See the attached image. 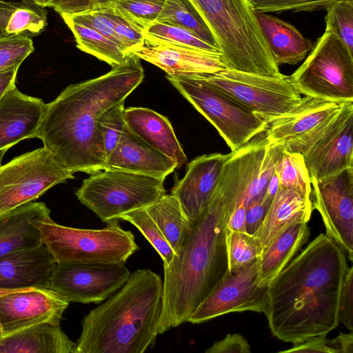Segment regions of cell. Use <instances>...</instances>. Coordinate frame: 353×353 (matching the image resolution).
Here are the masks:
<instances>
[{
	"mask_svg": "<svg viewBox=\"0 0 353 353\" xmlns=\"http://www.w3.org/2000/svg\"><path fill=\"white\" fill-rule=\"evenodd\" d=\"M145 44L147 46H172L196 50L220 52L194 34L180 26L155 22L143 30Z\"/></svg>",
	"mask_w": 353,
	"mask_h": 353,
	"instance_id": "obj_33",
	"label": "cell"
},
{
	"mask_svg": "<svg viewBox=\"0 0 353 353\" xmlns=\"http://www.w3.org/2000/svg\"><path fill=\"white\" fill-rule=\"evenodd\" d=\"M353 102L343 103L324 133L302 154L310 178L353 167Z\"/></svg>",
	"mask_w": 353,
	"mask_h": 353,
	"instance_id": "obj_17",
	"label": "cell"
},
{
	"mask_svg": "<svg viewBox=\"0 0 353 353\" xmlns=\"http://www.w3.org/2000/svg\"><path fill=\"white\" fill-rule=\"evenodd\" d=\"M251 347L246 339L239 333L228 334L215 341L206 353H250Z\"/></svg>",
	"mask_w": 353,
	"mask_h": 353,
	"instance_id": "obj_48",
	"label": "cell"
},
{
	"mask_svg": "<svg viewBox=\"0 0 353 353\" xmlns=\"http://www.w3.org/2000/svg\"><path fill=\"white\" fill-rule=\"evenodd\" d=\"M165 2V0H117L108 8L143 32L157 21Z\"/></svg>",
	"mask_w": 353,
	"mask_h": 353,
	"instance_id": "obj_37",
	"label": "cell"
},
{
	"mask_svg": "<svg viewBox=\"0 0 353 353\" xmlns=\"http://www.w3.org/2000/svg\"><path fill=\"white\" fill-rule=\"evenodd\" d=\"M165 178L104 169L84 179L75 194L103 222L119 221L128 212L143 208L165 194Z\"/></svg>",
	"mask_w": 353,
	"mask_h": 353,
	"instance_id": "obj_7",
	"label": "cell"
},
{
	"mask_svg": "<svg viewBox=\"0 0 353 353\" xmlns=\"http://www.w3.org/2000/svg\"><path fill=\"white\" fill-rule=\"evenodd\" d=\"M103 229H80L55 223L50 216L41 224L42 243L56 263H125L139 247L133 233L119 221Z\"/></svg>",
	"mask_w": 353,
	"mask_h": 353,
	"instance_id": "obj_6",
	"label": "cell"
},
{
	"mask_svg": "<svg viewBox=\"0 0 353 353\" xmlns=\"http://www.w3.org/2000/svg\"><path fill=\"white\" fill-rule=\"evenodd\" d=\"M46 103L13 85L0 99V150L36 138Z\"/></svg>",
	"mask_w": 353,
	"mask_h": 353,
	"instance_id": "obj_20",
	"label": "cell"
},
{
	"mask_svg": "<svg viewBox=\"0 0 353 353\" xmlns=\"http://www.w3.org/2000/svg\"><path fill=\"white\" fill-rule=\"evenodd\" d=\"M255 16L278 66L297 64L312 48V42L290 23L259 11H255Z\"/></svg>",
	"mask_w": 353,
	"mask_h": 353,
	"instance_id": "obj_26",
	"label": "cell"
},
{
	"mask_svg": "<svg viewBox=\"0 0 353 353\" xmlns=\"http://www.w3.org/2000/svg\"><path fill=\"white\" fill-rule=\"evenodd\" d=\"M30 1V0H29Z\"/></svg>",
	"mask_w": 353,
	"mask_h": 353,
	"instance_id": "obj_57",
	"label": "cell"
},
{
	"mask_svg": "<svg viewBox=\"0 0 353 353\" xmlns=\"http://www.w3.org/2000/svg\"><path fill=\"white\" fill-rule=\"evenodd\" d=\"M259 265L257 259L236 270H228L192 313L188 322L199 324L236 312L265 314L268 286L259 284Z\"/></svg>",
	"mask_w": 353,
	"mask_h": 353,
	"instance_id": "obj_12",
	"label": "cell"
},
{
	"mask_svg": "<svg viewBox=\"0 0 353 353\" xmlns=\"http://www.w3.org/2000/svg\"><path fill=\"white\" fill-rule=\"evenodd\" d=\"M134 225L160 255L163 265L171 263L174 252L145 207L128 212L119 216Z\"/></svg>",
	"mask_w": 353,
	"mask_h": 353,
	"instance_id": "obj_35",
	"label": "cell"
},
{
	"mask_svg": "<svg viewBox=\"0 0 353 353\" xmlns=\"http://www.w3.org/2000/svg\"><path fill=\"white\" fill-rule=\"evenodd\" d=\"M307 223L296 222L274 239L259 258V284L268 286L308 241Z\"/></svg>",
	"mask_w": 353,
	"mask_h": 353,
	"instance_id": "obj_28",
	"label": "cell"
},
{
	"mask_svg": "<svg viewBox=\"0 0 353 353\" xmlns=\"http://www.w3.org/2000/svg\"><path fill=\"white\" fill-rule=\"evenodd\" d=\"M144 70L129 52L125 61L99 77L71 84L46 104L37 137L68 170L92 174L104 169L100 115L141 84Z\"/></svg>",
	"mask_w": 353,
	"mask_h": 353,
	"instance_id": "obj_2",
	"label": "cell"
},
{
	"mask_svg": "<svg viewBox=\"0 0 353 353\" xmlns=\"http://www.w3.org/2000/svg\"><path fill=\"white\" fill-rule=\"evenodd\" d=\"M279 188V179L277 177V175L276 172L274 173V174L272 176L265 194L268 195L271 198H274V195L276 194V192L278 191V189Z\"/></svg>",
	"mask_w": 353,
	"mask_h": 353,
	"instance_id": "obj_53",
	"label": "cell"
},
{
	"mask_svg": "<svg viewBox=\"0 0 353 353\" xmlns=\"http://www.w3.org/2000/svg\"><path fill=\"white\" fill-rule=\"evenodd\" d=\"M246 206L241 203L236 205L225 219L226 230L237 232H245Z\"/></svg>",
	"mask_w": 353,
	"mask_h": 353,
	"instance_id": "obj_50",
	"label": "cell"
},
{
	"mask_svg": "<svg viewBox=\"0 0 353 353\" xmlns=\"http://www.w3.org/2000/svg\"><path fill=\"white\" fill-rule=\"evenodd\" d=\"M223 201L217 187L171 263L163 265L159 334L188 322L228 270Z\"/></svg>",
	"mask_w": 353,
	"mask_h": 353,
	"instance_id": "obj_3",
	"label": "cell"
},
{
	"mask_svg": "<svg viewBox=\"0 0 353 353\" xmlns=\"http://www.w3.org/2000/svg\"><path fill=\"white\" fill-rule=\"evenodd\" d=\"M176 168L174 161L145 143L127 125L104 167L165 179Z\"/></svg>",
	"mask_w": 353,
	"mask_h": 353,
	"instance_id": "obj_23",
	"label": "cell"
},
{
	"mask_svg": "<svg viewBox=\"0 0 353 353\" xmlns=\"http://www.w3.org/2000/svg\"><path fill=\"white\" fill-rule=\"evenodd\" d=\"M130 52L171 77L212 74L228 68L221 52L147 45L133 48Z\"/></svg>",
	"mask_w": 353,
	"mask_h": 353,
	"instance_id": "obj_19",
	"label": "cell"
},
{
	"mask_svg": "<svg viewBox=\"0 0 353 353\" xmlns=\"http://www.w3.org/2000/svg\"><path fill=\"white\" fill-rule=\"evenodd\" d=\"M19 67L15 65L0 71V99L11 87L15 85Z\"/></svg>",
	"mask_w": 353,
	"mask_h": 353,
	"instance_id": "obj_52",
	"label": "cell"
},
{
	"mask_svg": "<svg viewBox=\"0 0 353 353\" xmlns=\"http://www.w3.org/2000/svg\"><path fill=\"white\" fill-rule=\"evenodd\" d=\"M127 127L152 148L174 161L180 168L187 161L170 121L150 108L130 107L124 110Z\"/></svg>",
	"mask_w": 353,
	"mask_h": 353,
	"instance_id": "obj_24",
	"label": "cell"
},
{
	"mask_svg": "<svg viewBox=\"0 0 353 353\" xmlns=\"http://www.w3.org/2000/svg\"><path fill=\"white\" fill-rule=\"evenodd\" d=\"M312 202L293 189L279 187L256 232L261 253L283 230L296 222L308 223Z\"/></svg>",
	"mask_w": 353,
	"mask_h": 353,
	"instance_id": "obj_25",
	"label": "cell"
},
{
	"mask_svg": "<svg viewBox=\"0 0 353 353\" xmlns=\"http://www.w3.org/2000/svg\"><path fill=\"white\" fill-rule=\"evenodd\" d=\"M125 263H57L48 288L69 302L104 301L130 276Z\"/></svg>",
	"mask_w": 353,
	"mask_h": 353,
	"instance_id": "obj_13",
	"label": "cell"
},
{
	"mask_svg": "<svg viewBox=\"0 0 353 353\" xmlns=\"http://www.w3.org/2000/svg\"><path fill=\"white\" fill-rule=\"evenodd\" d=\"M46 148L0 165V214L32 202L52 187L74 178Z\"/></svg>",
	"mask_w": 353,
	"mask_h": 353,
	"instance_id": "obj_11",
	"label": "cell"
},
{
	"mask_svg": "<svg viewBox=\"0 0 353 353\" xmlns=\"http://www.w3.org/2000/svg\"><path fill=\"white\" fill-rule=\"evenodd\" d=\"M214 36L228 68L282 76L248 0H189Z\"/></svg>",
	"mask_w": 353,
	"mask_h": 353,
	"instance_id": "obj_5",
	"label": "cell"
},
{
	"mask_svg": "<svg viewBox=\"0 0 353 353\" xmlns=\"http://www.w3.org/2000/svg\"><path fill=\"white\" fill-rule=\"evenodd\" d=\"M145 208L175 254L182 245L192 227V223L184 215L177 199L172 194H165Z\"/></svg>",
	"mask_w": 353,
	"mask_h": 353,
	"instance_id": "obj_30",
	"label": "cell"
},
{
	"mask_svg": "<svg viewBox=\"0 0 353 353\" xmlns=\"http://www.w3.org/2000/svg\"><path fill=\"white\" fill-rule=\"evenodd\" d=\"M21 290V289L8 290V289H1V288H0V297L3 296L4 294H8V293L12 292H14V291H17V290ZM2 336H3V333H2V329H1V323H0V339Z\"/></svg>",
	"mask_w": 353,
	"mask_h": 353,
	"instance_id": "obj_54",
	"label": "cell"
},
{
	"mask_svg": "<svg viewBox=\"0 0 353 353\" xmlns=\"http://www.w3.org/2000/svg\"><path fill=\"white\" fill-rule=\"evenodd\" d=\"M325 29L335 34L353 53V0H339L327 10Z\"/></svg>",
	"mask_w": 353,
	"mask_h": 353,
	"instance_id": "obj_39",
	"label": "cell"
},
{
	"mask_svg": "<svg viewBox=\"0 0 353 353\" xmlns=\"http://www.w3.org/2000/svg\"><path fill=\"white\" fill-rule=\"evenodd\" d=\"M156 22L185 28L207 43L218 48L210 30L189 0H165Z\"/></svg>",
	"mask_w": 353,
	"mask_h": 353,
	"instance_id": "obj_32",
	"label": "cell"
},
{
	"mask_svg": "<svg viewBox=\"0 0 353 353\" xmlns=\"http://www.w3.org/2000/svg\"><path fill=\"white\" fill-rule=\"evenodd\" d=\"M339 320L350 331L353 330V267H348L342 286Z\"/></svg>",
	"mask_w": 353,
	"mask_h": 353,
	"instance_id": "obj_46",
	"label": "cell"
},
{
	"mask_svg": "<svg viewBox=\"0 0 353 353\" xmlns=\"http://www.w3.org/2000/svg\"><path fill=\"white\" fill-rule=\"evenodd\" d=\"M275 172L279 187L293 189L311 199L310 176L301 154L284 149Z\"/></svg>",
	"mask_w": 353,
	"mask_h": 353,
	"instance_id": "obj_34",
	"label": "cell"
},
{
	"mask_svg": "<svg viewBox=\"0 0 353 353\" xmlns=\"http://www.w3.org/2000/svg\"><path fill=\"white\" fill-rule=\"evenodd\" d=\"M163 307V281L138 269L85 315L76 353H143L154 345Z\"/></svg>",
	"mask_w": 353,
	"mask_h": 353,
	"instance_id": "obj_4",
	"label": "cell"
},
{
	"mask_svg": "<svg viewBox=\"0 0 353 353\" xmlns=\"http://www.w3.org/2000/svg\"><path fill=\"white\" fill-rule=\"evenodd\" d=\"M329 343L335 353H352L353 331H350V333L340 332L336 337L329 339Z\"/></svg>",
	"mask_w": 353,
	"mask_h": 353,
	"instance_id": "obj_51",
	"label": "cell"
},
{
	"mask_svg": "<svg viewBox=\"0 0 353 353\" xmlns=\"http://www.w3.org/2000/svg\"><path fill=\"white\" fill-rule=\"evenodd\" d=\"M50 252L41 245L0 256V288H48L56 265Z\"/></svg>",
	"mask_w": 353,
	"mask_h": 353,
	"instance_id": "obj_21",
	"label": "cell"
},
{
	"mask_svg": "<svg viewBox=\"0 0 353 353\" xmlns=\"http://www.w3.org/2000/svg\"><path fill=\"white\" fill-rule=\"evenodd\" d=\"M166 78L215 127L232 152L265 130V121L196 75Z\"/></svg>",
	"mask_w": 353,
	"mask_h": 353,
	"instance_id": "obj_9",
	"label": "cell"
},
{
	"mask_svg": "<svg viewBox=\"0 0 353 353\" xmlns=\"http://www.w3.org/2000/svg\"><path fill=\"white\" fill-rule=\"evenodd\" d=\"M124 102L125 101H121L111 106L97 120L106 159L115 148L126 128Z\"/></svg>",
	"mask_w": 353,
	"mask_h": 353,
	"instance_id": "obj_40",
	"label": "cell"
},
{
	"mask_svg": "<svg viewBox=\"0 0 353 353\" xmlns=\"http://www.w3.org/2000/svg\"><path fill=\"white\" fill-rule=\"evenodd\" d=\"M73 33L77 47L112 67L123 63L129 52L112 39L92 28L72 20L67 14H60Z\"/></svg>",
	"mask_w": 353,
	"mask_h": 353,
	"instance_id": "obj_31",
	"label": "cell"
},
{
	"mask_svg": "<svg viewBox=\"0 0 353 353\" xmlns=\"http://www.w3.org/2000/svg\"><path fill=\"white\" fill-rule=\"evenodd\" d=\"M232 152L227 154H203L191 161L185 176L175 185L171 194L174 196L186 218L192 223L204 211L218 185L224 164Z\"/></svg>",
	"mask_w": 353,
	"mask_h": 353,
	"instance_id": "obj_18",
	"label": "cell"
},
{
	"mask_svg": "<svg viewBox=\"0 0 353 353\" xmlns=\"http://www.w3.org/2000/svg\"><path fill=\"white\" fill-rule=\"evenodd\" d=\"M33 51L30 37L20 34H0V71L20 66Z\"/></svg>",
	"mask_w": 353,
	"mask_h": 353,
	"instance_id": "obj_41",
	"label": "cell"
},
{
	"mask_svg": "<svg viewBox=\"0 0 353 353\" xmlns=\"http://www.w3.org/2000/svg\"><path fill=\"white\" fill-rule=\"evenodd\" d=\"M70 302L49 288H30L0 297L3 336L41 323L59 325Z\"/></svg>",
	"mask_w": 353,
	"mask_h": 353,
	"instance_id": "obj_16",
	"label": "cell"
},
{
	"mask_svg": "<svg viewBox=\"0 0 353 353\" xmlns=\"http://www.w3.org/2000/svg\"><path fill=\"white\" fill-rule=\"evenodd\" d=\"M47 11L29 0H0V34H20L31 37L44 30Z\"/></svg>",
	"mask_w": 353,
	"mask_h": 353,
	"instance_id": "obj_29",
	"label": "cell"
},
{
	"mask_svg": "<svg viewBox=\"0 0 353 353\" xmlns=\"http://www.w3.org/2000/svg\"><path fill=\"white\" fill-rule=\"evenodd\" d=\"M252 111L267 123L302 101L288 76L272 77L225 68L194 74Z\"/></svg>",
	"mask_w": 353,
	"mask_h": 353,
	"instance_id": "obj_10",
	"label": "cell"
},
{
	"mask_svg": "<svg viewBox=\"0 0 353 353\" xmlns=\"http://www.w3.org/2000/svg\"><path fill=\"white\" fill-rule=\"evenodd\" d=\"M8 150V148H3V149L0 150V165H1V161H2L3 157Z\"/></svg>",
	"mask_w": 353,
	"mask_h": 353,
	"instance_id": "obj_56",
	"label": "cell"
},
{
	"mask_svg": "<svg viewBox=\"0 0 353 353\" xmlns=\"http://www.w3.org/2000/svg\"><path fill=\"white\" fill-rule=\"evenodd\" d=\"M117 0H51L46 7L52 8L59 14H75L103 10Z\"/></svg>",
	"mask_w": 353,
	"mask_h": 353,
	"instance_id": "obj_44",
	"label": "cell"
},
{
	"mask_svg": "<svg viewBox=\"0 0 353 353\" xmlns=\"http://www.w3.org/2000/svg\"><path fill=\"white\" fill-rule=\"evenodd\" d=\"M67 15L72 20L92 28L106 37L112 39L126 51L119 39L117 37L110 21L100 10Z\"/></svg>",
	"mask_w": 353,
	"mask_h": 353,
	"instance_id": "obj_45",
	"label": "cell"
},
{
	"mask_svg": "<svg viewBox=\"0 0 353 353\" xmlns=\"http://www.w3.org/2000/svg\"><path fill=\"white\" fill-rule=\"evenodd\" d=\"M337 1L339 0H248L254 11L265 13L327 10Z\"/></svg>",
	"mask_w": 353,
	"mask_h": 353,
	"instance_id": "obj_42",
	"label": "cell"
},
{
	"mask_svg": "<svg viewBox=\"0 0 353 353\" xmlns=\"http://www.w3.org/2000/svg\"><path fill=\"white\" fill-rule=\"evenodd\" d=\"M348 267L334 240L318 235L268 285L264 314L272 334L296 344L334 330Z\"/></svg>",
	"mask_w": 353,
	"mask_h": 353,
	"instance_id": "obj_1",
	"label": "cell"
},
{
	"mask_svg": "<svg viewBox=\"0 0 353 353\" xmlns=\"http://www.w3.org/2000/svg\"><path fill=\"white\" fill-rule=\"evenodd\" d=\"M312 208L321 214L330 237L353 261V167L334 174L310 178Z\"/></svg>",
	"mask_w": 353,
	"mask_h": 353,
	"instance_id": "obj_14",
	"label": "cell"
},
{
	"mask_svg": "<svg viewBox=\"0 0 353 353\" xmlns=\"http://www.w3.org/2000/svg\"><path fill=\"white\" fill-rule=\"evenodd\" d=\"M266 194L250 203L245 212V232L254 234L262 223L272 201Z\"/></svg>",
	"mask_w": 353,
	"mask_h": 353,
	"instance_id": "obj_47",
	"label": "cell"
},
{
	"mask_svg": "<svg viewBox=\"0 0 353 353\" xmlns=\"http://www.w3.org/2000/svg\"><path fill=\"white\" fill-rule=\"evenodd\" d=\"M225 245L229 271L236 270L251 263L261 254L259 241L246 232L226 230Z\"/></svg>",
	"mask_w": 353,
	"mask_h": 353,
	"instance_id": "obj_36",
	"label": "cell"
},
{
	"mask_svg": "<svg viewBox=\"0 0 353 353\" xmlns=\"http://www.w3.org/2000/svg\"><path fill=\"white\" fill-rule=\"evenodd\" d=\"M34 3H35L36 4L41 6V7H43L45 8L47 5V3L51 1V0H30Z\"/></svg>",
	"mask_w": 353,
	"mask_h": 353,
	"instance_id": "obj_55",
	"label": "cell"
},
{
	"mask_svg": "<svg viewBox=\"0 0 353 353\" xmlns=\"http://www.w3.org/2000/svg\"><path fill=\"white\" fill-rule=\"evenodd\" d=\"M77 344L60 325L41 323L0 339V353H76Z\"/></svg>",
	"mask_w": 353,
	"mask_h": 353,
	"instance_id": "obj_27",
	"label": "cell"
},
{
	"mask_svg": "<svg viewBox=\"0 0 353 353\" xmlns=\"http://www.w3.org/2000/svg\"><path fill=\"white\" fill-rule=\"evenodd\" d=\"M279 352L335 353V351L330 346L329 339L326 338V336L322 335L294 344L290 349L281 350Z\"/></svg>",
	"mask_w": 353,
	"mask_h": 353,
	"instance_id": "obj_49",
	"label": "cell"
},
{
	"mask_svg": "<svg viewBox=\"0 0 353 353\" xmlns=\"http://www.w3.org/2000/svg\"><path fill=\"white\" fill-rule=\"evenodd\" d=\"M100 11L109 19L117 37L128 52L133 48L145 44L142 30L116 13L111 8L100 10Z\"/></svg>",
	"mask_w": 353,
	"mask_h": 353,
	"instance_id": "obj_43",
	"label": "cell"
},
{
	"mask_svg": "<svg viewBox=\"0 0 353 353\" xmlns=\"http://www.w3.org/2000/svg\"><path fill=\"white\" fill-rule=\"evenodd\" d=\"M288 79L301 94L339 103L353 102V53L325 30Z\"/></svg>",
	"mask_w": 353,
	"mask_h": 353,
	"instance_id": "obj_8",
	"label": "cell"
},
{
	"mask_svg": "<svg viewBox=\"0 0 353 353\" xmlns=\"http://www.w3.org/2000/svg\"><path fill=\"white\" fill-rule=\"evenodd\" d=\"M50 214L42 202H30L0 214V256L41 245L40 226Z\"/></svg>",
	"mask_w": 353,
	"mask_h": 353,
	"instance_id": "obj_22",
	"label": "cell"
},
{
	"mask_svg": "<svg viewBox=\"0 0 353 353\" xmlns=\"http://www.w3.org/2000/svg\"><path fill=\"white\" fill-rule=\"evenodd\" d=\"M342 103L305 96L295 108L268 122L264 137L303 154L324 133Z\"/></svg>",
	"mask_w": 353,
	"mask_h": 353,
	"instance_id": "obj_15",
	"label": "cell"
},
{
	"mask_svg": "<svg viewBox=\"0 0 353 353\" xmlns=\"http://www.w3.org/2000/svg\"><path fill=\"white\" fill-rule=\"evenodd\" d=\"M284 149L283 143H266L259 168L245 194L244 203L246 207L264 195L268 184L275 172Z\"/></svg>",
	"mask_w": 353,
	"mask_h": 353,
	"instance_id": "obj_38",
	"label": "cell"
}]
</instances>
